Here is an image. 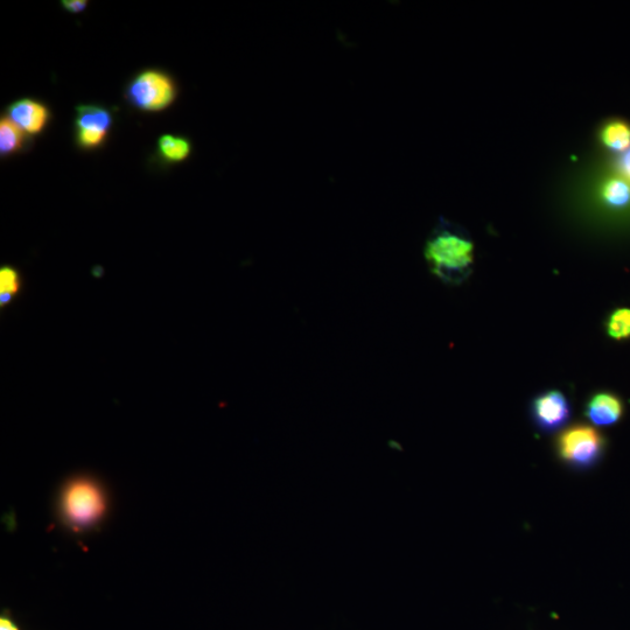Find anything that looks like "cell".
Returning a JSON list of instances; mask_svg holds the SVG:
<instances>
[{
    "label": "cell",
    "mask_w": 630,
    "mask_h": 630,
    "mask_svg": "<svg viewBox=\"0 0 630 630\" xmlns=\"http://www.w3.org/2000/svg\"><path fill=\"white\" fill-rule=\"evenodd\" d=\"M427 265L446 285L464 284L474 270V242L464 228L441 217L427 238Z\"/></svg>",
    "instance_id": "obj_1"
},
{
    "label": "cell",
    "mask_w": 630,
    "mask_h": 630,
    "mask_svg": "<svg viewBox=\"0 0 630 630\" xmlns=\"http://www.w3.org/2000/svg\"><path fill=\"white\" fill-rule=\"evenodd\" d=\"M60 515L63 523L75 531L95 527L107 513L108 500L104 489L89 476H76L62 488Z\"/></svg>",
    "instance_id": "obj_2"
},
{
    "label": "cell",
    "mask_w": 630,
    "mask_h": 630,
    "mask_svg": "<svg viewBox=\"0 0 630 630\" xmlns=\"http://www.w3.org/2000/svg\"><path fill=\"white\" fill-rule=\"evenodd\" d=\"M178 84L163 69H144L126 84L125 101L138 111L154 114L172 107L178 97Z\"/></svg>",
    "instance_id": "obj_3"
},
{
    "label": "cell",
    "mask_w": 630,
    "mask_h": 630,
    "mask_svg": "<svg viewBox=\"0 0 630 630\" xmlns=\"http://www.w3.org/2000/svg\"><path fill=\"white\" fill-rule=\"evenodd\" d=\"M114 116L100 104H81L75 109V142L83 151H95L107 144Z\"/></svg>",
    "instance_id": "obj_4"
},
{
    "label": "cell",
    "mask_w": 630,
    "mask_h": 630,
    "mask_svg": "<svg viewBox=\"0 0 630 630\" xmlns=\"http://www.w3.org/2000/svg\"><path fill=\"white\" fill-rule=\"evenodd\" d=\"M605 441L591 426L578 425L565 431L558 441L562 459L574 466H591L599 459Z\"/></svg>",
    "instance_id": "obj_5"
},
{
    "label": "cell",
    "mask_w": 630,
    "mask_h": 630,
    "mask_svg": "<svg viewBox=\"0 0 630 630\" xmlns=\"http://www.w3.org/2000/svg\"><path fill=\"white\" fill-rule=\"evenodd\" d=\"M5 115L31 138L42 135L52 121L51 109L44 102L30 97L13 101L6 108Z\"/></svg>",
    "instance_id": "obj_6"
},
{
    "label": "cell",
    "mask_w": 630,
    "mask_h": 630,
    "mask_svg": "<svg viewBox=\"0 0 630 630\" xmlns=\"http://www.w3.org/2000/svg\"><path fill=\"white\" fill-rule=\"evenodd\" d=\"M532 416L541 429L557 430L564 426L571 416L570 403L563 392L546 391L532 402Z\"/></svg>",
    "instance_id": "obj_7"
},
{
    "label": "cell",
    "mask_w": 630,
    "mask_h": 630,
    "mask_svg": "<svg viewBox=\"0 0 630 630\" xmlns=\"http://www.w3.org/2000/svg\"><path fill=\"white\" fill-rule=\"evenodd\" d=\"M622 413V402L608 392L594 395L586 405L587 418L597 426H611L618 423Z\"/></svg>",
    "instance_id": "obj_8"
},
{
    "label": "cell",
    "mask_w": 630,
    "mask_h": 630,
    "mask_svg": "<svg viewBox=\"0 0 630 630\" xmlns=\"http://www.w3.org/2000/svg\"><path fill=\"white\" fill-rule=\"evenodd\" d=\"M599 142L608 152L620 156L630 149V124L620 118L609 119L599 130Z\"/></svg>",
    "instance_id": "obj_9"
},
{
    "label": "cell",
    "mask_w": 630,
    "mask_h": 630,
    "mask_svg": "<svg viewBox=\"0 0 630 630\" xmlns=\"http://www.w3.org/2000/svg\"><path fill=\"white\" fill-rule=\"evenodd\" d=\"M32 138L13 123L9 117L0 119V157L9 158L31 146Z\"/></svg>",
    "instance_id": "obj_10"
},
{
    "label": "cell",
    "mask_w": 630,
    "mask_h": 630,
    "mask_svg": "<svg viewBox=\"0 0 630 630\" xmlns=\"http://www.w3.org/2000/svg\"><path fill=\"white\" fill-rule=\"evenodd\" d=\"M193 152L191 140L184 136L163 135L158 139L157 153L164 164L177 165L184 163Z\"/></svg>",
    "instance_id": "obj_11"
},
{
    "label": "cell",
    "mask_w": 630,
    "mask_h": 630,
    "mask_svg": "<svg viewBox=\"0 0 630 630\" xmlns=\"http://www.w3.org/2000/svg\"><path fill=\"white\" fill-rule=\"evenodd\" d=\"M601 200L612 209H623L630 205V184L621 177L607 179L600 189Z\"/></svg>",
    "instance_id": "obj_12"
},
{
    "label": "cell",
    "mask_w": 630,
    "mask_h": 630,
    "mask_svg": "<svg viewBox=\"0 0 630 630\" xmlns=\"http://www.w3.org/2000/svg\"><path fill=\"white\" fill-rule=\"evenodd\" d=\"M23 290V278L18 269L4 265L0 269V306H9Z\"/></svg>",
    "instance_id": "obj_13"
},
{
    "label": "cell",
    "mask_w": 630,
    "mask_h": 630,
    "mask_svg": "<svg viewBox=\"0 0 630 630\" xmlns=\"http://www.w3.org/2000/svg\"><path fill=\"white\" fill-rule=\"evenodd\" d=\"M607 334L616 341L630 338V310L619 308L614 311L607 320Z\"/></svg>",
    "instance_id": "obj_14"
},
{
    "label": "cell",
    "mask_w": 630,
    "mask_h": 630,
    "mask_svg": "<svg viewBox=\"0 0 630 630\" xmlns=\"http://www.w3.org/2000/svg\"><path fill=\"white\" fill-rule=\"evenodd\" d=\"M615 170L618 172L619 177L630 184V149L616 158Z\"/></svg>",
    "instance_id": "obj_15"
},
{
    "label": "cell",
    "mask_w": 630,
    "mask_h": 630,
    "mask_svg": "<svg viewBox=\"0 0 630 630\" xmlns=\"http://www.w3.org/2000/svg\"><path fill=\"white\" fill-rule=\"evenodd\" d=\"M87 0H62V9L70 14H80L87 10Z\"/></svg>",
    "instance_id": "obj_16"
},
{
    "label": "cell",
    "mask_w": 630,
    "mask_h": 630,
    "mask_svg": "<svg viewBox=\"0 0 630 630\" xmlns=\"http://www.w3.org/2000/svg\"><path fill=\"white\" fill-rule=\"evenodd\" d=\"M0 630H19V628L9 616L3 615L0 618Z\"/></svg>",
    "instance_id": "obj_17"
}]
</instances>
